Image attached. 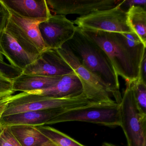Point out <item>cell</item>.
<instances>
[{
	"instance_id": "1",
	"label": "cell",
	"mask_w": 146,
	"mask_h": 146,
	"mask_svg": "<svg viewBox=\"0 0 146 146\" xmlns=\"http://www.w3.org/2000/svg\"><path fill=\"white\" fill-rule=\"evenodd\" d=\"M79 29L85 36L106 54L115 72L125 80L126 84H131L138 79L140 66L146 49L130 48L121 33Z\"/></svg>"
},
{
	"instance_id": "2",
	"label": "cell",
	"mask_w": 146,
	"mask_h": 146,
	"mask_svg": "<svg viewBox=\"0 0 146 146\" xmlns=\"http://www.w3.org/2000/svg\"><path fill=\"white\" fill-rule=\"evenodd\" d=\"M66 43L81 64L106 86L116 103L120 104L122 97L118 76L106 54L77 26L75 35Z\"/></svg>"
},
{
	"instance_id": "3",
	"label": "cell",
	"mask_w": 146,
	"mask_h": 146,
	"mask_svg": "<svg viewBox=\"0 0 146 146\" xmlns=\"http://www.w3.org/2000/svg\"><path fill=\"white\" fill-rule=\"evenodd\" d=\"M2 102V117L29 111L54 108L71 109L94 103L89 100L84 93L74 97L57 99L23 92L3 97Z\"/></svg>"
},
{
	"instance_id": "4",
	"label": "cell",
	"mask_w": 146,
	"mask_h": 146,
	"mask_svg": "<svg viewBox=\"0 0 146 146\" xmlns=\"http://www.w3.org/2000/svg\"><path fill=\"white\" fill-rule=\"evenodd\" d=\"M0 48L10 64L23 71L41 53L10 19L1 35Z\"/></svg>"
},
{
	"instance_id": "5",
	"label": "cell",
	"mask_w": 146,
	"mask_h": 146,
	"mask_svg": "<svg viewBox=\"0 0 146 146\" xmlns=\"http://www.w3.org/2000/svg\"><path fill=\"white\" fill-rule=\"evenodd\" d=\"M72 121L94 123L110 127L120 126V104L116 102L92 103L69 109L53 119L49 125Z\"/></svg>"
},
{
	"instance_id": "6",
	"label": "cell",
	"mask_w": 146,
	"mask_h": 146,
	"mask_svg": "<svg viewBox=\"0 0 146 146\" xmlns=\"http://www.w3.org/2000/svg\"><path fill=\"white\" fill-rule=\"evenodd\" d=\"M120 125L128 146H146V115L138 112L131 84L126 88L120 104Z\"/></svg>"
},
{
	"instance_id": "7",
	"label": "cell",
	"mask_w": 146,
	"mask_h": 146,
	"mask_svg": "<svg viewBox=\"0 0 146 146\" xmlns=\"http://www.w3.org/2000/svg\"><path fill=\"white\" fill-rule=\"evenodd\" d=\"M63 59L72 68L82 84L83 93L94 103H114L106 86L79 61L67 43L57 49Z\"/></svg>"
},
{
	"instance_id": "8",
	"label": "cell",
	"mask_w": 146,
	"mask_h": 146,
	"mask_svg": "<svg viewBox=\"0 0 146 146\" xmlns=\"http://www.w3.org/2000/svg\"><path fill=\"white\" fill-rule=\"evenodd\" d=\"M120 3L113 8L78 17L73 23L78 27L83 29L113 33H132L133 32L128 23L127 12L121 8Z\"/></svg>"
},
{
	"instance_id": "9",
	"label": "cell",
	"mask_w": 146,
	"mask_h": 146,
	"mask_svg": "<svg viewBox=\"0 0 146 146\" xmlns=\"http://www.w3.org/2000/svg\"><path fill=\"white\" fill-rule=\"evenodd\" d=\"M77 26L62 15H52L39 25V29L46 49H58L75 35Z\"/></svg>"
},
{
	"instance_id": "10",
	"label": "cell",
	"mask_w": 146,
	"mask_h": 146,
	"mask_svg": "<svg viewBox=\"0 0 146 146\" xmlns=\"http://www.w3.org/2000/svg\"><path fill=\"white\" fill-rule=\"evenodd\" d=\"M52 15L77 14L80 17L115 7L121 0H46Z\"/></svg>"
},
{
	"instance_id": "11",
	"label": "cell",
	"mask_w": 146,
	"mask_h": 146,
	"mask_svg": "<svg viewBox=\"0 0 146 146\" xmlns=\"http://www.w3.org/2000/svg\"><path fill=\"white\" fill-rule=\"evenodd\" d=\"M74 72L72 68L63 59L57 49H46L23 73L48 77L62 76Z\"/></svg>"
},
{
	"instance_id": "12",
	"label": "cell",
	"mask_w": 146,
	"mask_h": 146,
	"mask_svg": "<svg viewBox=\"0 0 146 146\" xmlns=\"http://www.w3.org/2000/svg\"><path fill=\"white\" fill-rule=\"evenodd\" d=\"M69 109L54 108L29 111L1 117L0 125L4 126L29 125L39 126L49 125L53 119Z\"/></svg>"
},
{
	"instance_id": "13",
	"label": "cell",
	"mask_w": 146,
	"mask_h": 146,
	"mask_svg": "<svg viewBox=\"0 0 146 146\" xmlns=\"http://www.w3.org/2000/svg\"><path fill=\"white\" fill-rule=\"evenodd\" d=\"M9 10L29 19H47L51 17L46 0H1Z\"/></svg>"
},
{
	"instance_id": "14",
	"label": "cell",
	"mask_w": 146,
	"mask_h": 146,
	"mask_svg": "<svg viewBox=\"0 0 146 146\" xmlns=\"http://www.w3.org/2000/svg\"><path fill=\"white\" fill-rule=\"evenodd\" d=\"M49 98H70L83 93L82 84L75 72L61 77L58 82L48 88L28 92Z\"/></svg>"
},
{
	"instance_id": "15",
	"label": "cell",
	"mask_w": 146,
	"mask_h": 146,
	"mask_svg": "<svg viewBox=\"0 0 146 146\" xmlns=\"http://www.w3.org/2000/svg\"><path fill=\"white\" fill-rule=\"evenodd\" d=\"M61 77L44 76L22 73L13 80V88L14 92L26 93L42 90L56 84Z\"/></svg>"
},
{
	"instance_id": "16",
	"label": "cell",
	"mask_w": 146,
	"mask_h": 146,
	"mask_svg": "<svg viewBox=\"0 0 146 146\" xmlns=\"http://www.w3.org/2000/svg\"><path fill=\"white\" fill-rule=\"evenodd\" d=\"M13 135L22 146H58L39 131L36 126H10Z\"/></svg>"
},
{
	"instance_id": "17",
	"label": "cell",
	"mask_w": 146,
	"mask_h": 146,
	"mask_svg": "<svg viewBox=\"0 0 146 146\" xmlns=\"http://www.w3.org/2000/svg\"><path fill=\"white\" fill-rule=\"evenodd\" d=\"M10 11V19L25 36L42 52L46 49L39 29V25L45 19H29L22 17Z\"/></svg>"
},
{
	"instance_id": "18",
	"label": "cell",
	"mask_w": 146,
	"mask_h": 146,
	"mask_svg": "<svg viewBox=\"0 0 146 146\" xmlns=\"http://www.w3.org/2000/svg\"><path fill=\"white\" fill-rule=\"evenodd\" d=\"M128 23L131 30L146 46V7L132 6L127 12Z\"/></svg>"
},
{
	"instance_id": "19",
	"label": "cell",
	"mask_w": 146,
	"mask_h": 146,
	"mask_svg": "<svg viewBox=\"0 0 146 146\" xmlns=\"http://www.w3.org/2000/svg\"><path fill=\"white\" fill-rule=\"evenodd\" d=\"M36 129L58 146H85L61 131L49 126H36Z\"/></svg>"
},
{
	"instance_id": "20",
	"label": "cell",
	"mask_w": 146,
	"mask_h": 146,
	"mask_svg": "<svg viewBox=\"0 0 146 146\" xmlns=\"http://www.w3.org/2000/svg\"><path fill=\"white\" fill-rule=\"evenodd\" d=\"M131 87L138 112L146 115V82L139 78L131 84Z\"/></svg>"
},
{
	"instance_id": "21",
	"label": "cell",
	"mask_w": 146,
	"mask_h": 146,
	"mask_svg": "<svg viewBox=\"0 0 146 146\" xmlns=\"http://www.w3.org/2000/svg\"><path fill=\"white\" fill-rule=\"evenodd\" d=\"M0 146H22L8 126L0 125Z\"/></svg>"
},
{
	"instance_id": "22",
	"label": "cell",
	"mask_w": 146,
	"mask_h": 146,
	"mask_svg": "<svg viewBox=\"0 0 146 146\" xmlns=\"http://www.w3.org/2000/svg\"><path fill=\"white\" fill-rule=\"evenodd\" d=\"M23 71L10 64L0 61V74L13 80L23 73Z\"/></svg>"
},
{
	"instance_id": "23",
	"label": "cell",
	"mask_w": 146,
	"mask_h": 146,
	"mask_svg": "<svg viewBox=\"0 0 146 146\" xmlns=\"http://www.w3.org/2000/svg\"><path fill=\"white\" fill-rule=\"evenodd\" d=\"M10 17V12L0 0V40ZM0 61L4 62V57L0 48Z\"/></svg>"
},
{
	"instance_id": "24",
	"label": "cell",
	"mask_w": 146,
	"mask_h": 146,
	"mask_svg": "<svg viewBox=\"0 0 146 146\" xmlns=\"http://www.w3.org/2000/svg\"><path fill=\"white\" fill-rule=\"evenodd\" d=\"M14 92L13 88V80L0 74V98L10 96Z\"/></svg>"
},
{
	"instance_id": "25",
	"label": "cell",
	"mask_w": 146,
	"mask_h": 146,
	"mask_svg": "<svg viewBox=\"0 0 146 146\" xmlns=\"http://www.w3.org/2000/svg\"><path fill=\"white\" fill-rule=\"evenodd\" d=\"M146 0H124L120 3L121 8L127 12L130 7L132 6H142L146 7Z\"/></svg>"
},
{
	"instance_id": "26",
	"label": "cell",
	"mask_w": 146,
	"mask_h": 146,
	"mask_svg": "<svg viewBox=\"0 0 146 146\" xmlns=\"http://www.w3.org/2000/svg\"><path fill=\"white\" fill-rule=\"evenodd\" d=\"M139 78H141L146 82V54L145 53L143 55L139 71Z\"/></svg>"
},
{
	"instance_id": "27",
	"label": "cell",
	"mask_w": 146,
	"mask_h": 146,
	"mask_svg": "<svg viewBox=\"0 0 146 146\" xmlns=\"http://www.w3.org/2000/svg\"><path fill=\"white\" fill-rule=\"evenodd\" d=\"M3 98H0V120L2 117V111L3 110V106L2 104V99Z\"/></svg>"
},
{
	"instance_id": "28",
	"label": "cell",
	"mask_w": 146,
	"mask_h": 146,
	"mask_svg": "<svg viewBox=\"0 0 146 146\" xmlns=\"http://www.w3.org/2000/svg\"><path fill=\"white\" fill-rule=\"evenodd\" d=\"M116 146V145H115V146Z\"/></svg>"
}]
</instances>
